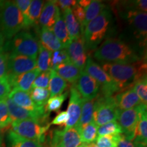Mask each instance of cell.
I'll return each mask as SVG.
<instances>
[{
  "mask_svg": "<svg viewBox=\"0 0 147 147\" xmlns=\"http://www.w3.org/2000/svg\"><path fill=\"white\" fill-rule=\"evenodd\" d=\"M86 147H98L95 142H91L89 144H85Z\"/></svg>",
  "mask_w": 147,
  "mask_h": 147,
  "instance_id": "c3c4849f",
  "label": "cell"
},
{
  "mask_svg": "<svg viewBox=\"0 0 147 147\" xmlns=\"http://www.w3.org/2000/svg\"><path fill=\"white\" fill-rule=\"evenodd\" d=\"M147 142V113L146 105L142 104L140 115L138 123L136 136L134 138V146L146 147Z\"/></svg>",
  "mask_w": 147,
  "mask_h": 147,
  "instance_id": "ffe728a7",
  "label": "cell"
},
{
  "mask_svg": "<svg viewBox=\"0 0 147 147\" xmlns=\"http://www.w3.org/2000/svg\"><path fill=\"white\" fill-rule=\"evenodd\" d=\"M55 3L59 8L61 9L62 11H65L67 9H71L77 3L75 0H58L55 1Z\"/></svg>",
  "mask_w": 147,
  "mask_h": 147,
  "instance_id": "f6af8a7d",
  "label": "cell"
},
{
  "mask_svg": "<svg viewBox=\"0 0 147 147\" xmlns=\"http://www.w3.org/2000/svg\"><path fill=\"white\" fill-rule=\"evenodd\" d=\"M2 146H3V140L1 135V132H0V147H2Z\"/></svg>",
  "mask_w": 147,
  "mask_h": 147,
  "instance_id": "681fc988",
  "label": "cell"
},
{
  "mask_svg": "<svg viewBox=\"0 0 147 147\" xmlns=\"http://www.w3.org/2000/svg\"><path fill=\"white\" fill-rule=\"evenodd\" d=\"M31 98L38 106H45L50 93L48 89L43 88H32L29 91Z\"/></svg>",
  "mask_w": 147,
  "mask_h": 147,
  "instance_id": "1f68e13d",
  "label": "cell"
},
{
  "mask_svg": "<svg viewBox=\"0 0 147 147\" xmlns=\"http://www.w3.org/2000/svg\"><path fill=\"white\" fill-rule=\"evenodd\" d=\"M60 14V10L55 3V1H48L44 3L40 16L39 23L42 27L52 29Z\"/></svg>",
  "mask_w": 147,
  "mask_h": 147,
  "instance_id": "d6986e66",
  "label": "cell"
},
{
  "mask_svg": "<svg viewBox=\"0 0 147 147\" xmlns=\"http://www.w3.org/2000/svg\"><path fill=\"white\" fill-rule=\"evenodd\" d=\"M117 147H135L132 141L129 140L123 135L120 134L117 142Z\"/></svg>",
  "mask_w": 147,
  "mask_h": 147,
  "instance_id": "bcb514c9",
  "label": "cell"
},
{
  "mask_svg": "<svg viewBox=\"0 0 147 147\" xmlns=\"http://www.w3.org/2000/svg\"><path fill=\"white\" fill-rule=\"evenodd\" d=\"M82 103V97L77 91L74 85L72 86L70 89L69 105L67 111L68 115V120L65 125L64 131L74 127L78 124L81 114Z\"/></svg>",
  "mask_w": 147,
  "mask_h": 147,
  "instance_id": "5bb4252c",
  "label": "cell"
},
{
  "mask_svg": "<svg viewBox=\"0 0 147 147\" xmlns=\"http://www.w3.org/2000/svg\"><path fill=\"white\" fill-rule=\"evenodd\" d=\"M67 95V92L62 93L59 95L51 97L47 101L45 105V110L47 113H50L51 112H57L61 108L62 104L64 101L66 100Z\"/></svg>",
  "mask_w": 147,
  "mask_h": 147,
  "instance_id": "836d02e7",
  "label": "cell"
},
{
  "mask_svg": "<svg viewBox=\"0 0 147 147\" xmlns=\"http://www.w3.org/2000/svg\"><path fill=\"white\" fill-rule=\"evenodd\" d=\"M119 109L113 96L97 95L93 106V122L100 127L111 121H117Z\"/></svg>",
  "mask_w": 147,
  "mask_h": 147,
  "instance_id": "8992f818",
  "label": "cell"
},
{
  "mask_svg": "<svg viewBox=\"0 0 147 147\" xmlns=\"http://www.w3.org/2000/svg\"><path fill=\"white\" fill-rule=\"evenodd\" d=\"M124 14L125 18L133 31L135 38L139 40L140 45L144 46L147 35L146 12L129 9Z\"/></svg>",
  "mask_w": 147,
  "mask_h": 147,
  "instance_id": "30bf717a",
  "label": "cell"
},
{
  "mask_svg": "<svg viewBox=\"0 0 147 147\" xmlns=\"http://www.w3.org/2000/svg\"><path fill=\"white\" fill-rule=\"evenodd\" d=\"M81 143L79 131L74 127L65 131H55L50 147H78Z\"/></svg>",
  "mask_w": 147,
  "mask_h": 147,
  "instance_id": "7c38bea8",
  "label": "cell"
},
{
  "mask_svg": "<svg viewBox=\"0 0 147 147\" xmlns=\"http://www.w3.org/2000/svg\"><path fill=\"white\" fill-rule=\"evenodd\" d=\"M40 45L51 52L62 50L63 47L51 29L42 27L40 30Z\"/></svg>",
  "mask_w": 147,
  "mask_h": 147,
  "instance_id": "7402d4cb",
  "label": "cell"
},
{
  "mask_svg": "<svg viewBox=\"0 0 147 147\" xmlns=\"http://www.w3.org/2000/svg\"><path fill=\"white\" fill-rule=\"evenodd\" d=\"M71 11H72L74 16H75L77 21L80 23V25H81L84 20V17H85V10H84V8L78 5V3H76L71 8Z\"/></svg>",
  "mask_w": 147,
  "mask_h": 147,
  "instance_id": "7bdbcfd3",
  "label": "cell"
},
{
  "mask_svg": "<svg viewBox=\"0 0 147 147\" xmlns=\"http://www.w3.org/2000/svg\"><path fill=\"white\" fill-rule=\"evenodd\" d=\"M41 71L38 67L32 70L18 75L8 76V80L11 89H17L29 93L32 89L33 82Z\"/></svg>",
  "mask_w": 147,
  "mask_h": 147,
  "instance_id": "2e32d148",
  "label": "cell"
},
{
  "mask_svg": "<svg viewBox=\"0 0 147 147\" xmlns=\"http://www.w3.org/2000/svg\"><path fill=\"white\" fill-rule=\"evenodd\" d=\"M11 90L8 79L0 78V100H5L8 97Z\"/></svg>",
  "mask_w": 147,
  "mask_h": 147,
  "instance_id": "b9f144b4",
  "label": "cell"
},
{
  "mask_svg": "<svg viewBox=\"0 0 147 147\" xmlns=\"http://www.w3.org/2000/svg\"><path fill=\"white\" fill-rule=\"evenodd\" d=\"M102 68L117 83L120 91L132 87L137 80L146 76V63L141 60L132 64L104 63Z\"/></svg>",
  "mask_w": 147,
  "mask_h": 147,
  "instance_id": "7a4b0ae2",
  "label": "cell"
},
{
  "mask_svg": "<svg viewBox=\"0 0 147 147\" xmlns=\"http://www.w3.org/2000/svg\"><path fill=\"white\" fill-rule=\"evenodd\" d=\"M67 120H68V115H67V112L62 111L60 112L55 117V119L53 120L51 124L59 126H65V124L67 123Z\"/></svg>",
  "mask_w": 147,
  "mask_h": 147,
  "instance_id": "ee69618b",
  "label": "cell"
},
{
  "mask_svg": "<svg viewBox=\"0 0 147 147\" xmlns=\"http://www.w3.org/2000/svg\"><path fill=\"white\" fill-rule=\"evenodd\" d=\"M106 8V5L102 3L101 1H97V0H91V2L89 5L84 8L85 10V17L83 23L81 25L82 34L87 25L92 20L94 19L102 12L104 9Z\"/></svg>",
  "mask_w": 147,
  "mask_h": 147,
  "instance_id": "484cf974",
  "label": "cell"
},
{
  "mask_svg": "<svg viewBox=\"0 0 147 147\" xmlns=\"http://www.w3.org/2000/svg\"><path fill=\"white\" fill-rule=\"evenodd\" d=\"M51 124L36 120L13 121L11 124V131L23 138L32 140L42 144L47 138V133Z\"/></svg>",
  "mask_w": 147,
  "mask_h": 147,
  "instance_id": "5b68a950",
  "label": "cell"
},
{
  "mask_svg": "<svg viewBox=\"0 0 147 147\" xmlns=\"http://www.w3.org/2000/svg\"><path fill=\"white\" fill-rule=\"evenodd\" d=\"M113 97L117 108L120 110L131 109L138 106L141 103L133 87L121 91Z\"/></svg>",
  "mask_w": 147,
  "mask_h": 147,
  "instance_id": "ac0fdd59",
  "label": "cell"
},
{
  "mask_svg": "<svg viewBox=\"0 0 147 147\" xmlns=\"http://www.w3.org/2000/svg\"><path fill=\"white\" fill-rule=\"evenodd\" d=\"M5 37L3 35L2 31H1V28H0V50L1 49H3V45L5 42Z\"/></svg>",
  "mask_w": 147,
  "mask_h": 147,
  "instance_id": "7dc6e473",
  "label": "cell"
},
{
  "mask_svg": "<svg viewBox=\"0 0 147 147\" xmlns=\"http://www.w3.org/2000/svg\"><path fill=\"white\" fill-rule=\"evenodd\" d=\"M112 21V13L108 8H105L94 19L90 21L84 28L83 36L85 47L95 49L105 38Z\"/></svg>",
  "mask_w": 147,
  "mask_h": 147,
  "instance_id": "3957f363",
  "label": "cell"
},
{
  "mask_svg": "<svg viewBox=\"0 0 147 147\" xmlns=\"http://www.w3.org/2000/svg\"><path fill=\"white\" fill-rule=\"evenodd\" d=\"M10 147H45L41 143L18 136L10 130L8 134Z\"/></svg>",
  "mask_w": 147,
  "mask_h": 147,
  "instance_id": "f1b7e54d",
  "label": "cell"
},
{
  "mask_svg": "<svg viewBox=\"0 0 147 147\" xmlns=\"http://www.w3.org/2000/svg\"><path fill=\"white\" fill-rule=\"evenodd\" d=\"M51 69L46 71H42L41 73L36 77L34 82H33L32 88H43L47 89L49 87V80H50Z\"/></svg>",
  "mask_w": 147,
  "mask_h": 147,
  "instance_id": "f35d334b",
  "label": "cell"
},
{
  "mask_svg": "<svg viewBox=\"0 0 147 147\" xmlns=\"http://www.w3.org/2000/svg\"><path fill=\"white\" fill-rule=\"evenodd\" d=\"M0 28L7 39L12 38L25 28L23 14L14 1H0Z\"/></svg>",
  "mask_w": 147,
  "mask_h": 147,
  "instance_id": "277c9868",
  "label": "cell"
},
{
  "mask_svg": "<svg viewBox=\"0 0 147 147\" xmlns=\"http://www.w3.org/2000/svg\"><path fill=\"white\" fill-rule=\"evenodd\" d=\"M8 78V55L3 49L0 50V78Z\"/></svg>",
  "mask_w": 147,
  "mask_h": 147,
  "instance_id": "ab89813d",
  "label": "cell"
},
{
  "mask_svg": "<svg viewBox=\"0 0 147 147\" xmlns=\"http://www.w3.org/2000/svg\"><path fill=\"white\" fill-rule=\"evenodd\" d=\"M69 62L65 49L54 51L51 53L50 61V69H54L57 66L63 63Z\"/></svg>",
  "mask_w": 147,
  "mask_h": 147,
  "instance_id": "8d00e7d4",
  "label": "cell"
},
{
  "mask_svg": "<svg viewBox=\"0 0 147 147\" xmlns=\"http://www.w3.org/2000/svg\"><path fill=\"white\" fill-rule=\"evenodd\" d=\"M40 44L33 35L26 31L20 32L12 38L10 47L12 53L37 59Z\"/></svg>",
  "mask_w": 147,
  "mask_h": 147,
  "instance_id": "ba28073f",
  "label": "cell"
},
{
  "mask_svg": "<svg viewBox=\"0 0 147 147\" xmlns=\"http://www.w3.org/2000/svg\"><path fill=\"white\" fill-rule=\"evenodd\" d=\"M67 87V82L60 76H59L56 71L51 69L50 80L48 87L50 96L53 97L62 94Z\"/></svg>",
  "mask_w": 147,
  "mask_h": 147,
  "instance_id": "4316f807",
  "label": "cell"
},
{
  "mask_svg": "<svg viewBox=\"0 0 147 147\" xmlns=\"http://www.w3.org/2000/svg\"><path fill=\"white\" fill-rule=\"evenodd\" d=\"M78 147H86V145H85V144H84V143H82V144H80Z\"/></svg>",
  "mask_w": 147,
  "mask_h": 147,
  "instance_id": "f907efd6",
  "label": "cell"
},
{
  "mask_svg": "<svg viewBox=\"0 0 147 147\" xmlns=\"http://www.w3.org/2000/svg\"><path fill=\"white\" fill-rule=\"evenodd\" d=\"M94 57L104 63L132 64L140 61L137 51L126 42L108 38L97 48Z\"/></svg>",
  "mask_w": 147,
  "mask_h": 147,
  "instance_id": "6da1fadb",
  "label": "cell"
},
{
  "mask_svg": "<svg viewBox=\"0 0 147 147\" xmlns=\"http://www.w3.org/2000/svg\"><path fill=\"white\" fill-rule=\"evenodd\" d=\"M40 44V43H39ZM52 52L44 48L40 44L39 52L37 59V67L40 71L50 70V61Z\"/></svg>",
  "mask_w": 147,
  "mask_h": 147,
  "instance_id": "4dcf8cb0",
  "label": "cell"
},
{
  "mask_svg": "<svg viewBox=\"0 0 147 147\" xmlns=\"http://www.w3.org/2000/svg\"><path fill=\"white\" fill-rule=\"evenodd\" d=\"M52 30L55 36L59 41L61 45H62L63 49H65L71 42V40L69 38L68 33H67L63 17L61 16V14L57 18L56 22H55L52 28Z\"/></svg>",
  "mask_w": 147,
  "mask_h": 147,
  "instance_id": "cb8c5ba5",
  "label": "cell"
},
{
  "mask_svg": "<svg viewBox=\"0 0 147 147\" xmlns=\"http://www.w3.org/2000/svg\"><path fill=\"white\" fill-rule=\"evenodd\" d=\"M84 69L101 87L102 95L106 97L113 96L116 92L120 91L117 83L108 76L102 67L95 63L91 58H87Z\"/></svg>",
  "mask_w": 147,
  "mask_h": 147,
  "instance_id": "52a82bcc",
  "label": "cell"
},
{
  "mask_svg": "<svg viewBox=\"0 0 147 147\" xmlns=\"http://www.w3.org/2000/svg\"><path fill=\"white\" fill-rule=\"evenodd\" d=\"M133 88L141 103L146 105L147 103V79L146 76L142 77L135 82Z\"/></svg>",
  "mask_w": 147,
  "mask_h": 147,
  "instance_id": "d590c367",
  "label": "cell"
},
{
  "mask_svg": "<svg viewBox=\"0 0 147 147\" xmlns=\"http://www.w3.org/2000/svg\"><path fill=\"white\" fill-rule=\"evenodd\" d=\"M119 135L120 134L97 136L95 144L98 147H117Z\"/></svg>",
  "mask_w": 147,
  "mask_h": 147,
  "instance_id": "74e56055",
  "label": "cell"
},
{
  "mask_svg": "<svg viewBox=\"0 0 147 147\" xmlns=\"http://www.w3.org/2000/svg\"><path fill=\"white\" fill-rule=\"evenodd\" d=\"M43 1H40V0H33L32 1L29 8L26 27L37 25L39 23L40 16L41 14L42 8H43Z\"/></svg>",
  "mask_w": 147,
  "mask_h": 147,
  "instance_id": "83f0119b",
  "label": "cell"
},
{
  "mask_svg": "<svg viewBox=\"0 0 147 147\" xmlns=\"http://www.w3.org/2000/svg\"><path fill=\"white\" fill-rule=\"evenodd\" d=\"M53 70L56 71L59 76L61 77L66 82L67 81L74 84L76 82L82 71L70 62L59 64Z\"/></svg>",
  "mask_w": 147,
  "mask_h": 147,
  "instance_id": "44dd1931",
  "label": "cell"
},
{
  "mask_svg": "<svg viewBox=\"0 0 147 147\" xmlns=\"http://www.w3.org/2000/svg\"><path fill=\"white\" fill-rule=\"evenodd\" d=\"M123 134L121 127L117 121H111L102 125L97 128V136H103L107 135H117Z\"/></svg>",
  "mask_w": 147,
  "mask_h": 147,
  "instance_id": "d6a6232c",
  "label": "cell"
},
{
  "mask_svg": "<svg viewBox=\"0 0 147 147\" xmlns=\"http://www.w3.org/2000/svg\"><path fill=\"white\" fill-rule=\"evenodd\" d=\"M97 128L98 127L93 121L82 127L79 131L81 142L84 144L94 142L97 138Z\"/></svg>",
  "mask_w": 147,
  "mask_h": 147,
  "instance_id": "f546056e",
  "label": "cell"
},
{
  "mask_svg": "<svg viewBox=\"0 0 147 147\" xmlns=\"http://www.w3.org/2000/svg\"><path fill=\"white\" fill-rule=\"evenodd\" d=\"M12 123L5 100H0V132L10 128Z\"/></svg>",
  "mask_w": 147,
  "mask_h": 147,
  "instance_id": "e575fe53",
  "label": "cell"
},
{
  "mask_svg": "<svg viewBox=\"0 0 147 147\" xmlns=\"http://www.w3.org/2000/svg\"><path fill=\"white\" fill-rule=\"evenodd\" d=\"M77 91L83 99L93 100L97 97L100 90V85L84 70L80 73V76L74 84Z\"/></svg>",
  "mask_w": 147,
  "mask_h": 147,
  "instance_id": "9a60e30c",
  "label": "cell"
},
{
  "mask_svg": "<svg viewBox=\"0 0 147 147\" xmlns=\"http://www.w3.org/2000/svg\"><path fill=\"white\" fill-rule=\"evenodd\" d=\"M63 19L71 41L82 36L81 25L74 16L71 9L63 11Z\"/></svg>",
  "mask_w": 147,
  "mask_h": 147,
  "instance_id": "603a6c76",
  "label": "cell"
},
{
  "mask_svg": "<svg viewBox=\"0 0 147 147\" xmlns=\"http://www.w3.org/2000/svg\"><path fill=\"white\" fill-rule=\"evenodd\" d=\"M65 50L69 62L82 70H84V65L87 60V56L86 54L85 45L82 35L77 39L71 41Z\"/></svg>",
  "mask_w": 147,
  "mask_h": 147,
  "instance_id": "4fadbf2b",
  "label": "cell"
},
{
  "mask_svg": "<svg viewBox=\"0 0 147 147\" xmlns=\"http://www.w3.org/2000/svg\"><path fill=\"white\" fill-rule=\"evenodd\" d=\"M36 67L37 59L12 53L8 55V76L21 74Z\"/></svg>",
  "mask_w": 147,
  "mask_h": 147,
  "instance_id": "8fae6325",
  "label": "cell"
},
{
  "mask_svg": "<svg viewBox=\"0 0 147 147\" xmlns=\"http://www.w3.org/2000/svg\"><path fill=\"white\" fill-rule=\"evenodd\" d=\"M142 103L131 109L120 110H119L117 119L118 123L122 129L123 135L129 140L133 141L136 136V131Z\"/></svg>",
  "mask_w": 147,
  "mask_h": 147,
  "instance_id": "9c48e42d",
  "label": "cell"
},
{
  "mask_svg": "<svg viewBox=\"0 0 147 147\" xmlns=\"http://www.w3.org/2000/svg\"><path fill=\"white\" fill-rule=\"evenodd\" d=\"M31 2H32L31 0H16V1H14V3H16V5H17L18 9L23 14L24 18V27H26L29 8L30 6Z\"/></svg>",
  "mask_w": 147,
  "mask_h": 147,
  "instance_id": "60d3db41",
  "label": "cell"
},
{
  "mask_svg": "<svg viewBox=\"0 0 147 147\" xmlns=\"http://www.w3.org/2000/svg\"><path fill=\"white\" fill-rule=\"evenodd\" d=\"M8 97L15 103L16 105L29 111L42 112L46 110L45 106H38L35 104L28 92L17 89H12Z\"/></svg>",
  "mask_w": 147,
  "mask_h": 147,
  "instance_id": "e0dca14e",
  "label": "cell"
},
{
  "mask_svg": "<svg viewBox=\"0 0 147 147\" xmlns=\"http://www.w3.org/2000/svg\"><path fill=\"white\" fill-rule=\"evenodd\" d=\"M95 99L93 100H86L82 98L81 114L78 124L75 126L78 131L82 127L90 123L93 121V106H94Z\"/></svg>",
  "mask_w": 147,
  "mask_h": 147,
  "instance_id": "d4e9b609",
  "label": "cell"
}]
</instances>
